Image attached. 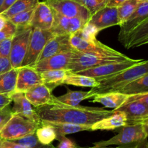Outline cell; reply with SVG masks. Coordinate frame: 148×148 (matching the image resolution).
<instances>
[{
  "instance_id": "34",
  "label": "cell",
  "mask_w": 148,
  "mask_h": 148,
  "mask_svg": "<svg viewBox=\"0 0 148 148\" xmlns=\"http://www.w3.org/2000/svg\"><path fill=\"white\" fill-rule=\"evenodd\" d=\"M14 142L28 148H56L51 144L46 145L40 143L38 139L37 136H36V133L27 135V136L21 138V139L14 140Z\"/></svg>"
},
{
  "instance_id": "15",
  "label": "cell",
  "mask_w": 148,
  "mask_h": 148,
  "mask_svg": "<svg viewBox=\"0 0 148 148\" xmlns=\"http://www.w3.org/2000/svg\"><path fill=\"white\" fill-rule=\"evenodd\" d=\"M148 18V2H140L128 20L120 26L119 40L122 43L127 35Z\"/></svg>"
},
{
  "instance_id": "50",
  "label": "cell",
  "mask_w": 148,
  "mask_h": 148,
  "mask_svg": "<svg viewBox=\"0 0 148 148\" xmlns=\"http://www.w3.org/2000/svg\"><path fill=\"white\" fill-rule=\"evenodd\" d=\"M140 2H148V0H139Z\"/></svg>"
},
{
  "instance_id": "13",
  "label": "cell",
  "mask_w": 148,
  "mask_h": 148,
  "mask_svg": "<svg viewBox=\"0 0 148 148\" xmlns=\"http://www.w3.org/2000/svg\"><path fill=\"white\" fill-rule=\"evenodd\" d=\"M73 56V49L53 55L46 59L39 61L33 66L39 73L52 70L67 69Z\"/></svg>"
},
{
  "instance_id": "43",
  "label": "cell",
  "mask_w": 148,
  "mask_h": 148,
  "mask_svg": "<svg viewBox=\"0 0 148 148\" xmlns=\"http://www.w3.org/2000/svg\"><path fill=\"white\" fill-rule=\"evenodd\" d=\"M134 100H137V101H140L143 103H144L148 107V93L147 94H138V95H132L129 96L128 100L127 102H131V101H134Z\"/></svg>"
},
{
  "instance_id": "19",
  "label": "cell",
  "mask_w": 148,
  "mask_h": 148,
  "mask_svg": "<svg viewBox=\"0 0 148 148\" xmlns=\"http://www.w3.org/2000/svg\"><path fill=\"white\" fill-rule=\"evenodd\" d=\"M116 110L123 111L127 115V124L141 123L148 118V107L140 101L127 102Z\"/></svg>"
},
{
  "instance_id": "23",
  "label": "cell",
  "mask_w": 148,
  "mask_h": 148,
  "mask_svg": "<svg viewBox=\"0 0 148 148\" xmlns=\"http://www.w3.org/2000/svg\"><path fill=\"white\" fill-rule=\"evenodd\" d=\"M147 38H148V18L130 32L121 44L126 49L138 47Z\"/></svg>"
},
{
  "instance_id": "14",
  "label": "cell",
  "mask_w": 148,
  "mask_h": 148,
  "mask_svg": "<svg viewBox=\"0 0 148 148\" xmlns=\"http://www.w3.org/2000/svg\"><path fill=\"white\" fill-rule=\"evenodd\" d=\"M11 97L14 103L13 107H12L13 114L19 115L40 125L41 120L36 112V108H34L27 100L25 93L14 92L11 94Z\"/></svg>"
},
{
  "instance_id": "11",
  "label": "cell",
  "mask_w": 148,
  "mask_h": 148,
  "mask_svg": "<svg viewBox=\"0 0 148 148\" xmlns=\"http://www.w3.org/2000/svg\"><path fill=\"white\" fill-rule=\"evenodd\" d=\"M52 10L68 17H79L88 20L91 15L87 9L73 0H43Z\"/></svg>"
},
{
  "instance_id": "5",
  "label": "cell",
  "mask_w": 148,
  "mask_h": 148,
  "mask_svg": "<svg viewBox=\"0 0 148 148\" xmlns=\"http://www.w3.org/2000/svg\"><path fill=\"white\" fill-rule=\"evenodd\" d=\"M40 125L17 114H13L7 124L0 131V137L14 141L36 133Z\"/></svg>"
},
{
  "instance_id": "8",
  "label": "cell",
  "mask_w": 148,
  "mask_h": 148,
  "mask_svg": "<svg viewBox=\"0 0 148 148\" xmlns=\"http://www.w3.org/2000/svg\"><path fill=\"white\" fill-rule=\"evenodd\" d=\"M69 41L73 49L88 55L103 57H119L124 55L119 51L101 43L97 39L91 41H86L79 37L77 33L71 35Z\"/></svg>"
},
{
  "instance_id": "12",
  "label": "cell",
  "mask_w": 148,
  "mask_h": 148,
  "mask_svg": "<svg viewBox=\"0 0 148 148\" xmlns=\"http://www.w3.org/2000/svg\"><path fill=\"white\" fill-rule=\"evenodd\" d=\"M43 84L40 73L33 67H20L18 68L15 91L14 92L26 93L36 87Z\"/></svg>"
},
{
  "instance_id": "7",
  "label": "cell",
  "mask_w": 148,
  "mask_h": 148,
  "mask_svg": "<svg viewBox=\"0 0 148 148\" xmlns=\"http://www.w3.org/2000/svg\"><path fill=\"white\" fill-rule=\"evenodd\" d=\"M53 36L54 34L50 30L33 28L30 34L27 52L21 67H33L38 62V59L47 42Z\"/></svg>"
},
{
  "instance_id": "42",
  "label": "cell",
  "mask_w": 148,
  "mask_h": 148,
  "mask_svg": "<svg viewBox=\"0 0 148 148\" xmlns=\"http://www.w3.org/2000/svg\"><path fill=\"white\" fill-rule=\"evenodd\" d=\"M12 102L11 94H0V110L10 105Z\"/></svg>"
},
{
  "instance_id": "31",
  "label": "cell",
  "mask_w": 148,
  "mask_h": 148,
  "mask_svg": "<svg viewBox=\"0 0 148 148\" xmlns=\"http://www.w3.org/2000/svg\"><path fill=\"white\" fill-rule=\"evenodd\" d=\"M38 2L39 0H17L12 7L1 13V15L8 20L17 13L34 7Z\"/></svg>"
},
{
  "instance_id": "24",
  "label": "cell",
  "mask_w": 148,
  "mask_h": 148,
  "mask_svg": "<svg viewBox=\"0 0 148 148\" xmlns=\"http://www.w3.org/2000/svg\"><path fill=\"white\" fill-rule=\"evenodd\" d=\"M40 124H45L50 126L55 130L56 133V139L59 141L66 135L75 133L83 131H91L90 126H84V125L73 124L68 123H55V122L45 121L41 120Z\"/></svg>"
},
{
  "instance_id": "38",
  "label": "cell",
  "mask_w": 148,
  "mask_h": 148,
  "mask_svg": "<svg viewBox=\"0 0 148 148\" xmlns=\"http://www.w3.org/2000/svg\"><path fill=\"white\" fill-rule=\"evenodd\" d=\"M12 39H7V40L0 41V56L10 57L12 46Z\"/></svg>"
},
{
  "instance_id": "20",
  "label": "cell",
  "mask_w": 148,
  "mask_h": 148,
  "mask_svg": "<svg viewBox=\"0 0 148 148\" xmlns=\"http://www.w3.org/2000/svg\"><path fill=\"white\" fill-rule=\"evenodd\" d=\"M25 95L30 104L36 108L49 104L51 102L54 97L52 94V91L43 84L36 86L25 93Z\"/></svg>"
},
{
  "instance_id": "18",
  "label": "cell",
  "mask_w": 148,
  "mask_h": 148,
  "mask_svg": "<svg viewBox=\"0 0 148 148\" xmlns=\"http://www.w3.org/2000/svg\"><path fill=\"white\" fill-rule=\"evenodd\" d=\"M69 37L70 36L66 35H54L46 44L40 57L38 59V62L60 52L72 51L73 48L70 44Z\"/></svg>"
},
{
  "instance_id": "30",
  "label": "cell",
  "mask_w": 148,
  "mask_h": 148,
  "mask_svg": "<svg viewBox=\"0 0 148 148\" xmlns=\"http://www.w3.org/2000/svg\"><path fill=\"white\" fill-rule=\"evenodd\" d=\"M139 3H140L139 0H128L116 7L117 13H118L119 26H121L128 20L129 17L136 10Z\"/></svg>"
},
{
  "instance_id": "27",
  "label": "cell",
  "mask_w": 148,
  "mask_h": 148,
  "mask_svg": "<svg viewBox=\"0 0 148 148\" xmlns=\"http://www.w3.org/2000/svg\"><path fill=\"white\" fill-rule=\"evenodd\" d=\"M90 91H72L69 90L66 94L59 97H55V100L59 102L69 106H77L83 100L92 98Z\"/></svg>"
},
{
  "instance_id": "47",
  "label": "cell",
  "mask_w": 148,
  "mask_h": 148,
  "mask_svg": "<svg viewBox=\"0 0 148 148\" xmlns=\"http://www.w3.org/2000/svg\"><path fill=\"white\" fill-rule=\"evenodd\" d=\"M7 22V19L4 16H3L2 15L0 14V30L4 28V26H5Z\"/></svg>"
},
{
  "instance_id": "41",
  "label": "cell",
  "mask_w": 148,
  "mask_h": 148,
  "mask_svg": "<svg viewBox=\"0 0 148 148\" xmlns=\"http://www.w3.org/2000/svg\"><path fill=\"white\" fill-rule=\"evenodd\" d=\"M78 145L73 141L68 139L66 136L59 140V144L56 148H77Z\"/></svg>"
},
{
  "instance_id": "17",
  "label": "cell",
  "mask_w": 148,
  "mask_h": 148,
  "mask_svg": "<svg viewBox=\"0 0 148 148\" xmlns=\"http://www.w3.org/2000/svg\"><path fill=\"white\" fill-rule=\"evenodd\" d=\"M88 23L95 26L99 31L112 26H119L117 8L106 6L92 15Z\"/></svg>"
},
{
  "instance_id": "48",
  "label": "cell",
  "mask_w": 148,
  "mask_h": 148,
  "mask_svg": "<svg viewBox=\"0 0 148 148\" xmlns=\"http://www.w3.org/2000/svg\"><path fill=\"white\" fill-rule=\"evenodd\" d=\"M77 148H114L113 147H82L78 146Z\"/></svg>"
},
{
  "instance_id": "40",
  "label": "cell",
  "mask_w": 148,
  "mask_h": 148,
  "mask_svg": "<svg viewBox=\"0 0 148 148\" xmlns=\"http://www.w3.org/2000/svg\"><path fill=\"white\" fill-rule=\"evenodd\" d=\"M0 148H28L16 143L14 141L7 140L0 138Z\"/></svg>"
},
{
  "instance_id": "22",
  "label": "cell",
  "mask_w": 148,
  "mask_h": 148,
  "mask_svg": "<svg viewBox=\"0 0 148 148\" xmlns=\"http://www.w3.org/2000/svg\"><path fill=\"white\" fill-rule=\"evenodd\" d=\"M129 95L122 94L119 91H111V92L98 94L92 97V102H98L102 104L107 108L113 110H117L124 103L127 102Z\"/></svg>"
},
{
  "instance_id": "3",
  "label": "cell",
  "mask_w": 148,
  "mask_h": 148,
  "mask_svg": "<svg viewBox=\"0 0 148 148\" xmlns=\"http://www.w3.org/2000/svg\"><path fill=\"white\" fill-rule=\"evenodd\" d=\"M148 73V59H143L140 63L134 65L111 78L99 81L100 84L95 88L91 89L92 97L98 94L117 91L129 83Z\"/></svg>"
},
{
  "instance_id": "37",
  "label": "cell",
  "mask_w": 148,
  "mask_h": 148,
  "mask_svg": "<svg viewBox=\"0 0 148 148\" xmlns=\"http://www.w3.org/2000/svg\"><path fill=\"white\" fill-rule=\"evenodd\" d=\"M12 115L13 113L12 112L10 104L0 110V131L7 124V122L12 118Z\"/></svg>"
},
{
  "instance_id": "46",
  "label": "cell",
  "mask_w": 148,
  "mask_h": 148,
  "mask_svg": "<svg viewBox=\"0 0 148 148\" xmlns=\"http://www.w3.org/2000/svg\"><path fill=\"white\" fill-rule=\"evenodd\" d=\"M142 125H143V129H144L146 135H147V136L148 137V118H147L145 119L144 120H143V121L141 122Z\"/></svg>"
},
{
  "instance_id": "4",
  "label": "cell",
  "mask_w": 148,
  "mask_h": 148,
  "mask_svg": "<svg viewBox=\"0 0 148 148\" xmlns=\"http://www.w3.org/2000/svg\"><path fill=\"white\" fill-rule=\"evenodd\" d=\"M130 59L131 58L125 55L119 57H103L88 55L73 49V56L68 70L71 73H77L106 64L124 62Z\"/></svg>"
},
{
  "instance_id": "39",
  "label": "cell",
  "mask_w": 148,
  "mask_h": 148,
  "mask_svg": "<svg viewBox=\"0 0 148 148\" xmlns=\"http://www.w3.org/2000/svg\"><path fill=\"white\" fill-rule=\"evenodd\" d=\"M12 69L10 57L0 56V75L9 72Z\"/></svg>"
},
{
  "instance_id": "2",
  "label": "cell",
  "mask_w": 148,
  "mask_h": 148,
  "mask_svg": "<svg viewBox=\"0 0 148 148\" xmlns=\"http://www.w3.org/2000/svg\"><path fill=\"white\" fill-rule=\"evenodd\" d=\"M147 136L141 123L123 126L119 133L108 140L94 142L95 147L116 145V148H148Z\"/></svg>"
},
{
  "instance_id": "29",
  "label": "cell",
  "mask_w": 148,
  "mask_h": 148,
  "mask_svg": "<svg viewBox=\"0 0 148 148\" xmlns=\"http://www.w3.org/2000/svg\"><path fill=\"white\" fill-rule=\"evenodd\" d=\"M64 84L81 87H90L91 89H92L98 86L100 84V82L91 77L79 75L75 73H69L65 78Z\"/></svg>"
},
{
  "instance_id": "28",
  "label": "cell",
  "mask_w": 148,
  "mask_h": 148,
  "mask_svg": "<svg viewBox=\"0 0 148 148\" xmlns=\"http://www.w3.org/2000/svg\"><path fill=\"white\" fill-rule=\"evenodd\" d=\"M18 68L0 75V94H12L15 91Z\"/></svg>"
},
{
  "instance_id": "6",
  "label": "cell",
  "mask_w": 148,
  "mask_h": 148,
  "mask_svg": "<svg viewBox=\"0 0 148 148\" xmlns=\"http://www.w3.org/2000/svg\"><path fill=\"white\" fill-rule=\"evenodd\" d=\"M33 28L30 26H17V30L12 39L10 59L12 68L21 67L23 62Z\"/></svg>"
},
{
  "instance_id": "45",
  "label": "cell",
  "mask_w": 148,
  "mask_h": 148,
  "mask_svg": "<svg viewBox=\"0 0 148 148\" xmlns=\"http://www.w3.org/2000/svg\"><path fill=\"white\" fill-rule=\"evenodd\" d=\"M128 0H109L107 6L111 7H117Z\"/></svg>"
},
{
  "instance_id": "25",
  "label": "cell",
  "mask_w": 148,
  "mask_h": 148,
  "mask_svg": "<svg viewBox=\"0 0 148 148\" xmlns=\"http://www.w3.org/2000/svg\"><path fill=\"white\" fill-rule=\"evenodd\" d=\"M69 73L71 72L67 69L52 70L41 73L40 77L43 84L53 91L55 88L64 84V81Z\"/></svg>"
},
{
  "instance_id": "21",
  "label": "cell",
  "mask_w": 148,
  "mask_h": 148,
  "mask_svg": "<svg viewBox=\"0 0 148 148\" xmlns=\"http://www.w3.org/2000/svg\"><path fill=\"white\" fill-rule=\"evenodd\" d=\"M126 125H127V118L125 113L121 110H115L114 114L111 116L94 123L91 127V131L114 130Z\"/></svg>"
},
{
  "instance_id": "35",
  "label": "cell",
  "mask_w": 148,
  "mask_h": 148,
  "mask_svg": "<svg viewBox=\"0 0 148 148\" xmlns=\"http://www.w3.org/2000/svg\"><path fill=\"white\" fill-rule=\"evenodd\" d=\"M88 10L90 15L106 7L109 0H73Z\"/></svg>"
},
{
  "instance_id": "49",
  "label": "cell",
  "mask_w": 148,
  "mask_h": 148,
  "mask_svg": "<svg viewBox=\"0 0 148 148\" xmlns=\"http://www.w3.org/2000/svg\"><path fill=\"white\" fill-rule=\"evenodd\" d=\"M146 44H148V38H147V39H146L145 40H144L143 42H142V44H141V45H140V46H143V45H146Z\"/></svg>"
},
{
  "instance_id": "1",
  "label": "cell",
  "mask_w": 148,
  "mask_h": 148,
  "mask_svg": "<svg viewBox=\"0 0 148 148\" xmlns=\"http://www.w3.org/2000/svg\"><path fill=\"white\" fill-rule=\"evenodd\" d=\"M36 110L40 120L90 126L105 118L109 117L115 112V110H108L102 107H87L79 104L66 105L56 101L55 97L51 102L36 107Z\"/></svg>"
},
{
  "instance_id": "9",
  "label": "cell",
  "mask_w": 148,
  "mask_h": 148,
  "mask_svg": "<svg viewBox=\"0 0 148 148\" xmlns=\"http://www.w3.org/2000/svg\"><path fill=\"white\" fill-rule=\"evenodd\" d=\"M143 60V59H135L131 58L129 60L124 61V62L106 64V65H101V66L96 67V68H90V69L85 70V71H79V72H77L75 73L91 77V78L96 79L97 81H101L102 80L106 79V78H111V77L115 75L116 74L119 73L124 70L140 63Z\"/></svg>"
},
{
  "instance_id": "44",
  "label": "cell",
  "mask_w": 148,
  "mask_h": 148,
  "mask_svg": "<svg viewBox=\"0 0 148 148\" xmlns=\"http://www.w3.org/2000/svg\"><path fill=\"white\" fill-rule=\"evenodd\" d=\"M16 1L17 0H4L1 7H0V14L8 10L10 7H12Z\"/></svg>"
},
{
  "instance_id": "33",
  "label": "cell",
  "mask_w": 148,
  "mask_h": 148,
  "mask_svg": "<svg viewBox=\"0 0 148 148\" xmlns=\"http://www.w3.org/2000/svg\"><path fill=\"white\" fill-rule=\"evenodd\" d=\"M37 5V4H36ZM36 6L32 7L27 10H24L23 12L17 13L15 15L12 16L8 19L9 21L11 22L12 23L16 26H30V20H31L32 17H33V12H34Z\"/></svg>"
},
{
  "instance_id": "36",
  "label": "cell",
  "mask_w": 148,
  "mask_h": 148,
  "mask_svg": "<svg viewBox=\"0 0 148 148\" xmlns=\"http://www.w3.org/2000/svg\"><path fill=\"white\" fill-rule=\"evenodd\" d=\"M17 30V26L7 20V23L0 30V41L12 39Z\"/></svg>"
},
{
  "instance_id": "26",
  "label": "cell",
  "mask_w": 148,
  "mask_h": 148,
  "mask_svg": "<svg viewBox=\"0 0 148 148\" xmlns=\"http://www.w3.org/2000/svg\"><path fill=\"white\" fill-rule=\"evenodd\" d=\"M117 91L127 95H138L148 93V73L129 83Z\"/></svg>"
},
{
  "instance_id": "10",
  "label": "cell",
  "mask_w": 148,
  "mask_h": 148,
  "mask_svg": "<svg viewBox=\"0 0 148 148\" xmlns=\"http://www.w3.org/2000/svg\"><path fill=\"white\" fill-rule=\"evenodd\" d=\"M52 10V9H51ZM53 23L50 30L54 35L71 36L82 29L88 21L79 17H68L52 10Z\"/></svg>"
},
{
  "instance_id": "32",
  "label": "cell",
  "mask_w": 148,
  "mask_h": 148,
  "mask_svg": "<svg viewBox=\"0 0 148 148\" xmlns=\"http://www.w3.org/2000/svg\"><path fill=\"white\" fill-rule=\"evenodd\" d=\"M36 135L39 142L43 145H51L53 140L56 139V133L54 129L50 126L40 124L36 130Z\"/></svg>"
},
{
  "instance_id": "51",
  "label": "cell",
  "mask_w": 148,
  "mask_h": 148,
  "mask_svg": "<svg viewBox=\"0 0 148 148\" xmlns=\"http://www.w3.org/2000/svg\"><path fill=\"white\" fill-rule=\"evenodd\" d=\"M3 1H4V0H0V7H1V4L3 3Z\"/></svg>"
},
{
  "instance_id": "16",
  "label": "cell",
  "mask_w": 148,
  "mask_h": 148,
  "mask_svg": "<svg viewBox=\"0 0 148 148\" xmlns=\"http://www.w3.org/2000/svg\"><path fill=\"white\" fill-rule=\"evenodd\" d=\"M53 23V14L51 8L45 1H39L36 6L30 26L33 28L49 30Z\"/></svg>"
},
{
  "instance_id": "52",
  "label": "cell",
  "mask_w": 148,
  "mask_h": 148,
  "mask_svg": "<svg viewBox=\"0 0 148 148\" xmlns=\"http://www.w3.org/2000/svg\"><path fill=\"white\" fill-rule=\"evenodd\" d=\"M0 138H1V137H0Z\"/></svg>"
}]
</instances>
